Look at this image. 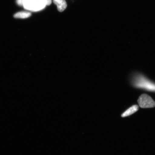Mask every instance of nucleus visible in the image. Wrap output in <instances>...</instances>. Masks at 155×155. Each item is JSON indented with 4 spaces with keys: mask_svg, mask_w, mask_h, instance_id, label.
<instances>
[{
    "mask_svg": "<svg viewBox=\"0 0 155 155\" xmlns=\"http://www.w3.org/2000/svg\"><path fill=\"white\" fill-rule=\"evenodd\" d=\"M39 1L46 6L51 5L52 2L51 0H39Z\"/></svg>",
    "mask_w": 155,
    "mask_h": 155,
    "instance_id": "obj_7",
    "label": "nucleus"
},
{
    "mask_svg": "<svg viewBox=\"0 0 155 155\" xmlns=\"http://www.w3.org/2000/svg\"><path fill=\"white\" fill-rule=\"evenodd\" d=\"M54 4L57 5L58 11L62 12L67 7V3L65 0H53Z\"/></svg>",
    "mask_w": 155,
    "mask_h": 155,
    "instance_id": "obj_4",
    "label": "nucleus"
},
{
    "mask_svg": "<svg viewBox=\"0 0 155 155\" xmlns=\"http://www.w3.org/2000/svg\"><path fill=\"white\" fill-rule=\"evenodd\" d=\"M134 84L136 87L139 88H144L150 91L155 92V84L143 77H137Z\"/></svg>",
    "mask_w": 155,
    "mask_h": 155,
    "instance_id": "obj_2",
    "label": "nucleus"
},
{
    "mask_svg": "<svg viewBox=\"0 0 155 155\" xmlns=\"http://www.w3.org/2000/svg\"><path fill=\"white\" fill-rule=\"evenodd\" d=\"M137 102L139 106L142 108H150L155 107V102L148 94H144L139 97Z\"/></svg>",
    "mask_w": 155,
    "mask_h": 155,
    "instance_id": "obj_3",
    "label": "nucleus"
},
{
    "mask_svg": "<svg viewBox=\"0 0 155 155\" xmlns=\"http://www.w3.org/2000/svg\"><path fill=\"white\" fill-rule=\"evenodd\" d=\"M31 15V13L27 12H21L15 13L14 15L15 18H26L30 17Z\"/></svg>",
    "mask_w": 155,
    "mask_h": 155,
    "instance_id": "obj_6",
    "label": "nucleus"
},
{
    "mask_svg": "<svg viewBox=\"0 0 155 155\" xmlns=\"http://www.w3.org/2000/svg\"><path fill=\"white\" fill-rule=\"evenodd\" d=\"M23 1L24 0H17V3L19 5L23 6Z\"/></svg>",
    "mask_w": 155,
    "mask_h": 155,
    "instance_id": "obj_8",
    "label": "nucleus"
},
{
    "mask_svg": "<svg viewBox=\"0 0 155 155\" xmlns=\"http://www.w3.org/2000/svg\"><path fill=\"white\" fill-rule=\"evenodd\" d=\"M138 109L139 106L138 105H134L132 106L122 114L121 117H124L132 115L133 114L138 111Z\"/></svg>",
    "mask_w": 155,
    "mask_h": 155,
    "instance_id": "obj_5",
    "label": "nucleus"
},
{
    "mask_svg": "<svg viewBox=\"0 0 155 155\" xmlns=\"http://www.w3.org/2000/svg\"><path fill=\"white\" fill-rule=\"evenodd\" d=\"M23 6L28 10L37 12L44 9L46 5L39 0H24Z\"/></svg>",
    "mask_w": 155,
    "mask_h": 155,
    "instance_id": "obj_1",
    "label": "nucleus"
}]
</instances>
